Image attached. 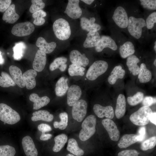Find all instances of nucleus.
Here are the masks:
<instances>
[{
	"mask_svg": "<svg viewBox=\"0 0 156 156\" xmlns=\"http://www.w3.org/2000/svg\"><path fill=\"white\" fill-rule=\"evenodd\" d=\"M53 30L56 37L61 41L68 40L72 34L71 25L66 18H60L54 22Z\"/></svg>",
	"mask_w": 156,
	"mask_h": 156,
	"instance_id": "nucleus-1",
	"label": "nucleus"
},
{
	"mask_svg": "<svg viewBox=\"0 0 156 156\" xmlns=\"http://www.w3.org/2000/svg\"><path fill=\"white\" fill-rule=\"evenodd\" d=\"M146 27L145 21L143 18L133 16L129 17L127 30L130 35L135 38L138 39L141 37L144 29Z\"/></svg>",
	"mask_w": 156,
	"mask_h": 156,
	"instance_id": "nucleus-2",
	"label": "nucleus"
},
{
	"mask_svg": "<svg viewBox=\"0 0 156 156\" xmlns=\"http://www.w3.org/2000/svg\"><path fill=\"white\" fill-rule=\"evenodd\" d=\"M96 119L93 115L87 116L82 122V129L80 130L79 137L82 141H86L91 138L96 131Z\"/></svg>",
	"mask_w": 156,
	"mask_h": 156,
	"instance_id": "nucleus-3",
	"label": "nucleus"
},
{
	"mask_svg": "<svg viewBox=\"0 0 156 156\" xmlns=\"http://www.w3.org/2000/svg\"><path fill=\"white\" fill-rule=\"evenodd\" d=\"M152 112L149 107L143 106L132 114L130 116L129 119L135 125L143 126L149 122V118Z\"/></svg>",
	"mask_w": 156,
	"mask_h": 156,
	"instance_id": "nucleus-4",
	"label": "nucleus"
},
{
	"mask_svg": "<svg viewBox=\"0 0 156 156\" xmlns=\"http://www.w3.org/2000/svg\"><path fill=\"white\" fill-rule=\"evenodd\" d=\"M21 119L19 114L7 104L0 103V120L9 125L17 123Z\"/></svg>",
	"mask_w": 156,
	"mask_h": 156,
	"instance_id": "nucleus-5",
	"label": "nucleus"
},
{
	"mask_svg": "<svg viewBox=\"0 0 156 156\" xmlns=\"http://www.w3.org/2000/svg\"><path fill=\"white\" fill-rule=\"evenodd\" d=\"M108 66L107 63L105 61L98 60L95 61L88 68L86 77L89 80H95L107 71Z\"/></svg>",
	"mask_w": 156,
	"mask_h": 156,
	"instance_id": "nucleus-6",
	"label": "nucleus"
},
{
	"mask_svg": "<svg viewBox=\"0 0 156 156\" xmlns=\"http://www.w3.org/2000/svg\"><path fill=\"white\" fill-rule=\"evenodd\" d=\"M112 18L120 28L124 29L127 27L129 17L126 10L122 6L117 7L115 10Z\"/></svg>",
	"mask_w": 156,
	"mask_h": 156,
	"instance_id": "nucleus-7",
	"label": "nucleus"
},
{
	"mask_svg": "<svg viewBox=\"0 0 156 156\" xmlns=\"http://www.w3.org/2000/svg\"><path fill=\"white\" fill-rule=\"evenodd\" d=\"M34 25L29 22L20 23L14 25L12 30V33L16 36L23 37L29 35L34 31Z\"/></svg>",
	"mask_w": 156,
	"mask_h": 156,
	"instance_id": "nucleus-8",
	"label": "nucleus"
},
{
	"mask_svg": "<svg viewBox=\"0 0 156 156\" xmlns=\"http://www.w3.org/2000/svg\"><path fill=\"white\" fill-rule=\"evenodd\" d=\"M80 0H68L64 11V13L71 19H77L82 14V10L80 7Z\"/></svg>",
	"mask_w": 156,
	"mask_h": 156,
	"instance_id": "nucleus-9",
	"label": "nucleus"
},
{
	"mask_svg": "<svg viewBox=\"0 0 156 156\" xmlns=\"http://www.w3.org/2000/svg\"><path fill=\"white\" fill-rule=\"evenodd\" d=\"M87 108L86 101L79 100L72 107V114L73 118L78 122H81L86 115Z\"/></svg>",
	"mask_w": 156,
	"mask_h": 156,
	"instance_id": "nucleus-10",
	"label": "nucleus"
},
{
	"mask_svg": "<svg viewBox=\"0 0 156 156\" xmlns=\"http://www.w3.org/2000/svg\"><path fill=\"white\" fill-rule=\"evenodd\" d=\"M102 123L107 132L110 139L114 141H118L120 137V132L114 122L111 119L107 118L102 120Z\"/></svg>",
	"mask_w": 156,
	"mask_h": 156,
	"instance_id": "nucleus-11",
	"label": "nucleus"
},
{
	"mask_svg": "<svg viewBox=\"0 0 156 156\" xmlns=\"http://www.w3.org/2000/svg\"><path fill=\"white\" fill-rule=\"evenodd\" d=\"M106 48L116 51L117 49L118 46L115 41L111 37L103 35L101 36L100 41L95 47V50L96 52H100Z\"/></svg>",
	"mask_w": 156,
	"mask_h": 156,
	"instance_id": "nucleus-12",
	"label": "nucleus"
},
{
	"mask_svg": "<svg viewBox=\"0 0 156 156\" xmlns=\"http://www.w3.org/2000/svg\"><path fill=\"white\" fill-rule=\"evenodd\" d=\"M69 59L72 64H76L83 67L87 66L89 60L84 53H82L78 50L73 49L69 54Z\"/></svg>",
	"mask_w": 156,
	"mask_h": 156,
	"instance_id": "nucleus-13",
	"label": "nucleus"
},
{
	"mask_svg": "<svg viewBox=\"0 0 156 156\" xmlns=\"http://www.w3.org/2000/svg\"><path fill=\"white\" fill-rule=\"evenodd\" d=\"M22 147L26 156H37L38 151L31 138L27 135L22 140Z\"/></svg>",
	"mask_w": 156,
	"mask_h": 156,
	"instance_id": "nucleus-14",
	"label": "nucleus"
},
{
	"mask_svg": "<svg viewBox=\"0 0 156 156\" xmlns=\"http://www.w3.org/2000/svg\"><path fill=\"white\" fill-rule=\"evenodd\" d=\"M82 93L80 87L77 85H71L68 88L67 94V103L70 106H73L79 100Z\"/></svg>",
	"mask_w": 156,
	"mask_h": 156,
	"instance_id": "nucleus-15",
	"label": "nucleus"
},
{
	"mask_svg": "<svg viewBox=\"0 0 156 156\" xmlns=\"http://www.w3.org/2000/svg\"><path fill=\"white\" fill-rule=\"evenodd\" d=\"M93 110L95 114L99 118L105 117L112 119L114 116L113 108L110 105L104 107L99 104H95L94 106Z\"/></svg>",
	"mask_w": 156,
	"mask_h": 156,
	"instance_id": "nucleus-16",
	"label": "nucleus"
},
{
	"mask_svg": "<svg viewBox=\"0 0 156 156\" xmlns=\"http://www.w3.org/2000/svg\"><path fill=\"white\" fill-rule=\"evenodd\" d=\"M47 62L46 54L40 50H38L36 53L32 66L34 70L36 71H42L44 69Z\"/></svg>",
	"mask_w": 156,
	"mask_h": 156,
	"instance_id": "nucleus-17",
	"label": "nucleus"
},
{
	"mask_svg": "<svg viewBox=\"0 0 156 156\" xmlns=\"http://www.w3.org/2000/svg\"><path fill=\"white\" fill-rule=\"evenodd\" d=\"M101 36L98 31H92L88 32L83 45L85 48H91L96 47L100 40Z\"/></svg>",
	"mask_w": 156,
	"mask_h": 156,
	"instance_id": "nucleus-18",
	"label": "nucleus"
},
{
	"mask_svg": "<svg viewBox=\"0 0 156 156\" xmlns=\"http://www.w3.org/2000/svg\"><path fill=\"white\" fill-rule=\"evenodd\" d=\"M36 44L37 47L39 48L40 50L46 54H49L53 52L57 46L55 42H47L44 38L41 37L38 38Z\"/></svg>",
	"mask_w": 156,
	"mask_h": 156,
	"instance_id": "nucleus-19",
	"label": "nucleus"
},
{
	"mask_svg": "<svg viewBox=\"0 0 156 156\" xmlns=\"http://www.w3.org/2000/svg\"><path fill=\"white\" fill-rule=\"evenodd\" d=\"M9 70L10 75L16 84L20 88H24L25 85L21 69L16 66L11 65L9 67Z\"/></svg>",
	"mask_w": 156,
	"mask_h": 156,
	"instance_id": "nucleus-20",
	"label": "nucleus"
},
{
	"mask_svg": "<svg viewBox=\"0 0 156 156\" xmlns=\"http://www.w3.org/2000/svg\"><path fill=\"white\" fill-rule=\"evenodd\" d=\"M37 75V71L32 69L26 71L23 74L25 86L27 89H32L35 87L36 85L35 77Z\"/></svg>",
	"mask_w": 156,
	"mask_h": 156,
	"instance_id": "nucleus-21",
	"label": "nucleus"
},
{
	"mask_svg": "<svg viewBox=\"0 0 156 156\" xmlns=\"http://www.w3.org/2000/svg\"><path fill=\"white\" fill-rule=\"evenodd\" d=\"M29 99L34 103L33 109L37 110L46 105L50 101V99L47 96L40 97L36 93L31 94L29 97Z\"/></svg>",
	"mask_w": 156,
	"mask_h": 156,
	"instance_id": "nucleus-22",
	"label": "nucleus"
},
{
	"mask_svg": "<svg viewBox=\"0 0 156 156\" xmlns=\"http://www.w3.org/2000/svg\"><path fill=\"white\" fill-rule=\"evenodd\" d=\"M15 7L14 4L10 6L3 15V20L6 23L13 24L18 20L19 16L16 12Z\"/></svg>",
	"mask_w": 156,
	"mask_h": 156,
	"instance_id": "nucleus-23",
	"label": "nucleus"
},
{
	"mask_svg": "<svg viewBox=\"0 0 156 156\" xmlns=\"http://www.w3.org/2000/svg\"><path fill=\"white\" fill-rule=\"evenodd\" d=\"M138 142H139V140L137 135L126 134L123 135L121 138L118 145L120 148H126Z\"/></svg>",
	"mask_w": 156,
	"mask_h": 156,
	"instance_id": "nucleus-24",
	"label": "nucleus"
},
{
	"mask_svg": "<svg viewBox=\"0 0 156 156\" xmlns=\"http://www.w3.org/2000/svg\"><path fill=\"white\" fill-rule=\"evenodd\" d=\"M126 108V101L125 96L120 94L117 98L115 110V114L118 119H120L124 115Z\"/></svg>",
	"mask_w": 156,
	"mask_h": 156,
	"instance_id": "nucleus-25",
	"label": "nucleus"
},
{
	"mask_svg": "<svg viewBox=\"0 0 156 156\" xmlns=\"http://www.w3.org/2000/svg\"><path fill=\"white\" fill-rule=\"evenodd\" d=\"M140 62L138 58L134 55H132L127 57L126 65L129 71L133 75H137L138 74L140 67L138 64Z\"/></svg>",
	"mask_w": 156,
	"mask_h": 156,
	"instance_id": "nucleus-26",
	"label": "nucleus"
},
{
	"mask_svg": "<svg viewBox=\"0 0 156 156\" xmlns=\"http://www.w3.org/2000/svg\"><path fill=\"white\" fill-rule=\"evenodd\" d=\"M125 71L120 65L116 66L108 78L109 83L111 85L114 84L118 79H122L125 74Z\"/></svg>",
	"mask_w": 156,
	"mask_h": 156,
	"instance_id": "nucleus-27",
	"label": "nucleus"
},
{
	"mask_svg": "<svg viewBox=\"0 0 156 156\" xmlns=\"http://www.w3.org/2000/svg\"><path fill=\"white\" fill-rule=\"evenodd\" d=\"M119 51L121 57L124 59L133 55L135 51L134 45L130 41H127L121 45Z\"/></svg>",
	"mask_w": 156,
	"mask_h": 156,
	"instance_id": "nucleus-28",
	"label": "nucleus"
},
{
	"mask_svg": "<svg viewBox=\"0 0 156 156\" xmlns=\"http://www.w3.org/2000/svg\"><path fill=\"white\" fill-rule=\"evenodd\" d=\"M68 80L67 78L62 77L57 81L55 88V94L57 96H62L66 94L69 88Z\"/></svg>",
	"mask_w": 156,
	"mask_h": 156,
	"instance_id": "nucleus-29",
	"label": "nucleus"
},
{
	"mask_svg": "<svg viewBox=\"0 0 156 156\" xmlns=\"http://www.w3.org/2000/svg\"><path fill=\"white\" fill-rule=\"evenodd\" d=\"M31 120L33 121L42 120L47 122H51L53 119V116L52 114L46 110H40L34 112Z\"/></svg>",
	"mask_w": 156,
	"mask_h": 156,
	"instance_id": "nucleus-30",
	"label": "nucleus"
},
{
	"mask_svg": "<svg viewBox=\"0 0 156 156\" xmlns=\"http://www.w3.org/2000/svg\"><path fill=\"white\" fill-rule=\"evenodd\" d=\"M138 78L142 83H146L151 79L152 75L151 72L147 69L145 64L142 63L140 67Z\"/></svg>",
	"mask_w": 156,
	"mask_h": 156,
	"instance_id": "nucleus-31",
	"label": "nucleus"
},
{
	"mask_svg": "<svg viewBox=\"0 0 156 156\" xmlns=\"http://www.w3.org/2000/svg\"><path fill=\"white\" fill-rule=\"evenodd\" d=\"M67 150L73 155L81 156L84 154V151L78 146L77 143L73 138L70 139L68 142Z\"/></svg>",
	"mask_w": 156,
	"mask_h": 156,
	"instance_id": "nucleus-32",
	"label": "nucleus"
},
{
	"mask_svg": "<svg viewBox=\"0 0 156 156\" xmlns=\"http://www.w3.org/2000/svg\"><path fill=\"white\" fill-rule=\"evenodd\" d=\"M68 140L66 135L62 134L55 136L54 138L55 144L53 148V151L55 152L60 151L64 147Z\"/></svg>",
	"mask_w": 156,
	"mask_h": 156,
	"instance_id": "nucleus-33",
	"label": "nucleus"
},
{
	"mask_svg": "<svg viewBox=\"0 0 156 156\" xmlns=\"http://www.w3.org/2000/svg\"><path fill=\"white\" fill-rule=\"evenodd\" d=\"M0 76V86L2 87L6 88L14 86L16 83L10 76L7 73L2 71Z\"/></svg>",
	"mask_w": 156,
	"mask_h": 156,
	"instance_id": "nucleus-34",
	"label": "nucleus"
},
{
	"mask_svg": "<svg viewBox=\"0 0 156 156\" xmlns=\"http://www.w3.org/2000/svg\"><path fill=\"white\" fill-rule=\"evenodd\" d=\"M60 121L58 122L55 121L53 123V126L55 128H58L61 130H64L67 127L68 121V115L67 113L63 112L59 114Z\"/></svg>",
	"mask_w": 156,
	"mask_h": 156,
	"instance_id": "nucleus-35",
	"label": "nucleus"
},
{
	"mask_svg": "<svg viewBox=\"0 0 156 156\" xmlns=\"http://www.w3.org/2000/svg\"><path fill=\"white\" fill-rule=\"evenodd\" d=\"M85 70V68L77 64H72L69 66L68 72L71 76H83L84 74Z\"/></svg>",
	"mask_w": 156,
	"mask_h": 156,
	"instance_id": "nucleus-36",
	"label": "nucleus"
},
{
	"mask_svg": "<svg viewBox=\"0 0 156 156\" xmlns=\"http://www.w3.org/2000/svg\"><path fill=\"white\" fill-rule=\"evenodd\" d=\"M46 12L42 10L38 11L32 14V17L34 18L33 23L37 26H40L44 24L45 20L44 17L47 16Z\"/></svg>",
	"mask_w": 156,
	"mask_h": 156,
	"instance_id": "nucleus-37",
	"label": "nucleus"
},
{
	"mask_svg": "<svg viewBox=\"0 0 156 156\" xmlns=\"http://www.w3.org/2000/svg\"><path fill=\"white\" fill-rule=\"evenodd\" d=\"M25 48V45L23 42L16 44L13 48L14 52L13 56L15 60H18L22 58Z\"/></svg>",
	"mask_w": 156,
	"mask_h": 156,
	"instance_id": "nucleus-38",
	"label": "nucleus"
},
{
	"mask_svg": "<svg viewBox=\"0 0 156 156\" xmlns=\"http://www.w3.org/2000/svg\"><path fill=\"white\" fill-rule=\"evenodd\" d=\"M144 98V94L140 92H137L132 96L127 98V101L131 106H135L142 102Z\"/></svg>",
	"mask_w": 156,
	"mask_h": 156,
	"instance_id": "nucleus-39",
	"label": "nucleus"
},
{
	"mask_svg": "<svg viewBox=\"0 0 156 156\" xmlns=\"http://www.w3.org/2000/svg\"><path fill=\"white\" fill-rule=\"evenodd\" d=\"M16 151L15 148L9 145L0 146V156H14Z\"/></svg>",
	"mask_w": 156,
	"mask_h": 156,
	"instance_id": "nucleus-40",
	"label": "nucleus"
},
{
	"mask_svg": "<svg viewBox=\"0 0 156 156\" xmlns=\"http://www.w3.org/2000/svg\"><path fill=\"white\" fill-rule=\"evenodd\" d=\"M156 144V137H151L144 141L140 146V148L143 151H147L153 148Z\"/></svg>",
	"mask_w": 156,
	"mask_h": 156,
	"instance_id": "nucleus-41",
	"label": "nucleus"
},
{
	"mask_svg": "<svg viewBox=\"0 0 156 156\" xmlns=\"http://www.w3.org/2000/svg\"><path fill=\"white\" fill-rule=\"evenodd\" d=\"M67 61V58L65 57H57L50 64L49 69L51 71H53L56 69L59 68L62 65L66 64Z\"/></svg>",
	"mask_w": 156,
	"mask_h": 156,
	"instance_id": "nucleus-42",
	"label": "nucleus"
},
{
	"mask_svg": "<svg viewBox=\"0 0 156 156\" xmlns=\"http://www.w3.org/2000/svg\"><path fill=\"white\" fill-rule=\"evenodd\" d=\"M32 4L29 9V11L33 13L38 11L42 10L45 6V3L42 0H32Z\"/></svg>",
	"mask_w": 156,
	"mask_h": 156,
	"instance_id": "nucleus-43",
	"label": "nucleus"
},
{
	"mask_svg": "<svg viewBox=\"0 0 156 156\" xmlns=\"http://www.w3.org/2000/svg\"><path fill=\"white\" fill-rule=\"evenodd\" d=\"M140 2L143 8L150 10H156V0H140Z\"/></svg>",
	"mask_w": 156,
	"mask_h": 156,
	"instance_id": "nucleus-44",
	"label": "nucleus"
},
{
	"mask_svg": "<svg viewBox=\"0 0 156 156\" xmlns=\"http://www.w3.org/2000/svg\"><path fill=\"white\" fill-rule=\"evenodd\" d=\"M146 27L148 29H152L156 23V12L154 11L150 14L145 21Z\"/></svg>",
	"mask_w": 156,
	"mask_h": 156,
	"instance_id": "nucleus-45",
	"label": "nucleus"
},
{
	"mask_svg": "<svg viewBox=\"0 0 156 156\" xmlns=\"http://www.w3.org/2000/svg\"><path fill=\"white\" fill-rule=\"evenodd\" d=\"M80 25L82 29L88 32L93 31L90 22L89 18L86 16L81 17L80 19Z\"/></svg>",
	"mask_w": 156,
	"mask_h": 156,
	"instance_id": "nucleus-46",
	"label": "nucleus"
},
{
	"mask_svg": "<svg viewBox=\"0 0 156 156\" xmlns=\"http://www.w3.org/2000/svg\"><path fill=\"white\" fill-rule=\"evenodd\" d=\"M139 153L134 149L126 150L119 152L118 156H138Z\"/></svg>",
	"mask_w": 156,
	"mask_h": 156,
	"instance_id": "nucleus-47",
	"label": "nucleus"
},
{
	"mask_svg": "<svg viewBox=\"0 0 156 156\" xmlns=\"http://www.w3.org/2000/svg\"><path fill=\"white\" fill-rule=\"evenodd\" d=\"M142 102L143 106L149 107L153 104L156 103V99L155 97L146 96L144 98Z\"/></svg>",
	"mask_w": 156,
	"mask_h": 156,
	"instance_id": "nucleus-48",
	"label": "nucleus"
},
{
	"mask_svg": "<svg viewBox=\"0 0 156 156\" xmlns=\"http://www.w3.org/2000/svg\"><path fill=\"white\" fill-rule=\"evenodd\" d=\"M11 0H0V12L5 11L10 5Z\"/></svg>",
	"mask_w": 156,
	"mask_h": 156,
	"instance_id": "nucleus-49",
	"label": "nucleus"
},
{
	"mask_svg": "<svg viewBox=\"0 0 156 156\" xmlns=\"http://www.w3.org/2000/svg\"><path fill=\"white\" fill-rule=\"evenodd\" d=\"M146 134V128L144 126L140 127L139 129L138 134L139 142H141L143 141L145 138Z\"/></svg>",
	"mask_w": 156,
	"mask_h": 156,
	"instance_id": "nucleus-50",
	"label": "nucleus"
},
{
	"mask_svg": "<svg viewBox=\"0 0 156 156\" xmlns=\"http://www.w3.org/2000/svg\"><path fill=\"white\" fill-rule=\"evenodd\" d=\"M38 130L42 132H49L52 130L51 127L48 124L45 123H41L38 126Z\"/></svg>",
	"mask_w": 156,
	"mask_h": 156,
	"instance_id": "nucleus-51",
	"label": "nucleus"
},
{
	"mask_svg": "<svg viewBox=\"0 0 156 156\" xmlns=\"http://www.w3.org/2000/svg\"><path fill=\"white\" fill-rule=\"evenodd\" d=\"M52 136V135L50 134H45L44 132H42L40 137V139L42 141H46L50 139Z\"/></svg>",
	"mask_w": 156,
	"mask_h": 156,
	"instance_id": "nucleus-52",
	"label": "nucleus"
},
{
	"mask_svg": "<svg viewBox=\"0 0 156 156\" xmlns=\"http://www.w3.org/2000/svg\"><path fill=\"white\" fill-rule=\"evenodd\" d=\"M156 112H153L151 114L150 118L149 121L155 125H156Z\"/></svg>",
	"mask_w": 156,
	"mask_h": 156,
	"instance_id": "nucleus-53",
	"label": "nucleus"
},
{
	"mask_svg": "<svg viewBox=\"0 0 156 156\" xmlns=\"http://www.w3.org/2000/svg\"><path fill=\"white\" fill-rule=\"evenodd\" d=\"M67 65L66 64H64L62 65L59 68L60 70L62 72L64 71L67 68Z\"/></svg>",
	"mask_w": 156,
	"mask_h": 156,
	"instance_id": "nucleus-54",
	"label": "nucleus"
},
{
	"mask_svg": "<svg viewBox=\"0 0 156 156\" xmlns=\"http://www.w3.org/2000/svg\"><path fill=\"white\" fill-rule=\"evenodd\" d=\"M81 1L84 2L85 3L90 5L92 4L94 1V0H82Z\"/></svg>",
	"mask_w": 156,
	"mask_h": 156,
	"instance_id": "nucleus-55",
	"label": "nucleus"
},
{
	"mask_svg": "<svg viewBox=\"0 0 156 156\" xmlns=\"http://www.w3.org/2000/svg\"><path fill=\"white\" fill-rule=\"evenodd\" d=\"M1 52L0 51V64H3L4 63V59L1 55Z\"/></svg>",
	"mask_w": 156,
	"mask_h": 156,
	"instance_id": "nucleus-56",
	"label": "nucleus"
},
{
	"mask_svg": "<svg viewBox=\"0 0 156 156\" xmlns=\"http://www.w3.org/2000/svg\"><path fill=\"white\" fill-rule=\"evenodd\" d=\"M154 49L156 53V41H155V43H154Z\"/></svg>",
	"mask_w": 156,
	"mask_h": 156,
	"instance_id": "nucleus-57",
	"label": "nucleus"
},
{
	"mask_svg": "<svg viewBox=\"0 0 156 156\" xmlns=\"http://www.w3.org/2000/svg\"><path fill=\"white\" fill-rule=\"evenodd\" d=\"M66 156H75L73 154H68L66 155Z\"/></svg>",
	"mask_w": 156,
	"mask_h": 156,
	"instance_id": "nucleus-58",
	"label": "nucleus"
},
{
	"mask_svg": "<svg viewBox=\"0 0 156 156\" xmlns=\"http://www.w3.org/2000/svg\"><path fill=\"white\" fill-rule=\"evenodd\" d=\"M153 63H154V66H156V59L154 60Z\"/></svg>",
	"mask_w": 156,
	"mask_h": 156,
	"instance_id": "nucleus-59",
	"label": "nucleus"
}]
</instances>
